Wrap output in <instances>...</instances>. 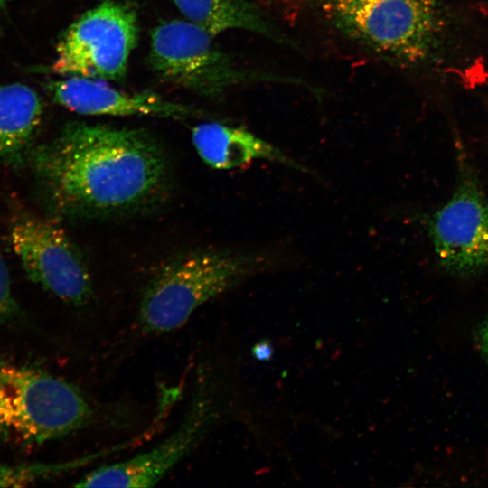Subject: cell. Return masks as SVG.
Listing matches in <instances>:
<instances>
[{
  "label": "cell",
  "instance_id": "cell-1",
  "mask_svg": "<svg viewBox=\"0 0 488 488\" xmlns=\"http://www.w3.org/2000/svg\"><path fill=\"white\" fill-rule=\"evenodd\" d=\"M29 159L47 208L60 218L142 213L163 203L172 184L164 148L142 128L70 122Z\"/></svg>",
  "mask_w": 488,
  "mask_h": 488
},
{
  "label": "cell",
  "instance_id": "cell-2",
  "mask_svg": "<svg viewBox=\"0 0 488 488\" xmlns=\"http://www.w3.org/2000/svg\"><path fill=\"white\" fill-rule=\"evenodd\" d=\"M265 253L215 248L183 251L159 267L142 291L136 324L146 334L174 331L204 303L265 270Z\"/></svg>",
  "mask_w": 488,
  "mask_h": 488
},
{
  "label": "cell",
  "instance_id": "cell-3",
  "mask_svg": "<svg viewBox=\"0 0 488 488\" xmlns=\"http://www.w3.org/2000/svg\"><path fill=\"white\" fill-rule=\"evenodd\" d=\"M324 18L351 40L400 65L428 61L444 38L436 0H316Z\"/></svg>",
  "mask_w": 488,
  "mask_h": 488
},
{
  "label": "cell",
  "instance_id": "cell-4",
  "mask_svg": "<svg viewBox=\"0 0 488 488\" xmlns=\"http://www.w3.org/2000/svg\"><path fill=\"white\" fill-rule=\"evenodd\" d=\"M96 410L75 385L41 370L0 366V431L25 446L89 427Z\"/></svg>",
  "mask_w": 488,
  "mask_h": 488
},
{
  "label": "cell",
  "instance_id": "cell-5",
  "mask_svg": "<svg viewBox=\"0 0 488 488\" xmlns=\"http://www.w3.org/2000/svg\"><path fill=\"white\" fill-rule=\"evenodd\" d=\"M220 416L216 380L209 371H200L184 414L168 436L132 457L91 470L74 486L152 487L199 446Z\"/></svg>",
  "mask_w": 488,
  "mask_h": 488
},
{
  "label": "cell",
  "instance_id": "cell-6",
  "mask_svg": "<svg viewBox=\"0 0 488 488\" xmlns=\"http://www.w3.org/2000/svg\"><path fill=\"white\" fill-rule=\"evenodd\" d=\"M138 37L135 10L119 0H104L84 13L61 35L53 73L119 80Z\"/></svg>",
  "mask_w": 488,
  "mask_h": 488
},
{
  "label": "cell",
  "instance_id": "cell-7",
  "mask_svg": "<svg viewBox=\"0 0 488 488\" xmlns=\"http://www.w3.org/2000/svg\"><path fill=\"white\" fill-rule=\"evenodd\" d=\"M212 40L189 21L163 23L151 33L149 64L164 80L211 99L244 81L274 80L241 69Z\"/></svg>",
  "mask_w": 488,
  "mask_h": 488
},
{
  "label": "cell",
  "instance_id": "cell-8",
  "mask_svg": "<svg viewBox=\"0 0 488 488\" xmlns=\"http://www.w3.org/2000/svg\"><path fill=\"white\" fill-rule=\"evenodd\" d=\"M429 236L438 265L457 277L488 268V197L465 161H460L455 189L429 221Z\"/></svg>",
  "mask_w": 488,
  "mask_h": 488
},
{
  "label": "cell",
  "instance_id": "cell-9",
  "mask_svg": "<svg viewBox=\"0 0 488 488\" xmlns=\"http://www.w3.org/2000/svg\"><path fill=\"white\" fill-rule=\"evenodd\" d=\"M11 243L26 275L63 302L87 305L93 283L82 253L52 221L25 214L12 225Z\"/></svg>",
  "mask_w": 488,
  "mask_h": 488
},
{
  "label": "cell",
  "instance_id": "cell-10",
  "mask_svg": "<svg viewBox=\"0 0 488 488\" xmlns=\"http://www.w3.org/2000/svg\"><path fill=\"white\" fill-rule=\"evenodd\" d=\"M48 89L56 103L83 115L154 116L176 119L202 115L196 108L164 99L157 94L128 93L96 79L70 76L51 81Z\"/></svg>",
  "mask_w": 488,
  "mask_h": 488
},
{
  "label": "cell",
  "instance_id": "cell-11",
  "mask_svg": "<svg viewBox=\"0 0 488 488\" xmlns=\"http://www.w3.org/2000/svg\"><path fill=\"white\" fill-rule=\"evenodd\" d=\"M192 141L202 160L214 169L230 170L255 160H267L312 174L280 148L242 127L202 123L192 129Z\"/></svg>",
  "mask_w": 488,
  "mask_h": 488
},
{
  "label": "cell",
  "instance_id": "cell-12",
  "mask_svg": "<svg viewBox=\"0 0 488 488\" xmlns=\"http://www.w3.org/2000/svg\"><path fill=\"white\" fill-rule=\"evenodd\" d=\"M42 113V99L31 87L0 85V161L16 163L29 155Z\"/></svg>",
  "mask_w": 488,
  "mask_h": 488
},
{
  "label": "cell",
  "instance_id": "cell-13",
  "mask_svg": "<svg viewBox=\"0 0 488 488\" xmlns=\"http://www.w3.org/2000/svg\"><path fill=\"white\" fill-rule=\"evenodd\" d=\"M189 22L211 36L231 29L259 33L277 42H287L266 14L247 0H174Z\"/></svg>",
  "mask_w": 488,
  "mask_h": 488
},
{
  "label": "cell",
  "instance_id": "cell-14",
  "mask_svg": "<svg viewBox=\"0 0 488 488\" xmlns=\"http://www.w3.org/2000/svg\"><path fill=\"white\" fill-rule=\"evenodd\" d=\"M85 458L54 465H0V487H22L41 478L85 465Z\"/></svg>",
  "mask_w": 488,
  "mask_h": 488
},
{
  "label": "cell",
  "instance_id": "cell-15",
  "mask_svg": "<svg viewBox=\"0 0 488 488\" xmlns=\"http://www.w3.org/2000/svg\"><path fill=\"white\" fill-rule=\"evenodd\" d=\"M15 310L11 292V282L5 258L0 252V321L9 317Z\"/></svg>",
  "mask_w": 488,
  "mask_h": 488
},
{
  "label": "cell",
  "instance_id": "cell-16",
  "mask_svg": "<svg viewBox=\"0 0 488 488\" xmlns=\"http://www.w3.org/2000/svg\"><path fill=\"white\" fill-rule=\"evenodd\" d=\"M474 336L477 350L488 364V315L477 324Z\"/></svg>",
  "mask_w": 488,
  "mask_h": 488
},
{
  "label": "cell",
  "instance_id": "cell-17",
  "mask_svg": "<svg viewBox=\"0 0 488 488\" xmlns=\"http://www.w3.org/2000/svg\"><path fill=\"white\" fill-rule=\"evenodd\" d=\"M253 352L258 360H267L271 355V348L267 343H258L255 346Z\"/></svg>",
  "mask_w": 488,
  "mask_h": 488
},
{
  "label": "cell",
  "instance_id": "cell-18",
  "mask_svg": "<svg viewBox=\"0 0 488 488\" xmlns=\"http://www.w3.org/2000/svg\"><path fill=\"white\" fill-rule=\"evenodd\" d=\"M5 3V0H0V14L4 8Z\"/></svg>",
  "mask_w": 488,
  "mask_h": 488
}]
</instances>
